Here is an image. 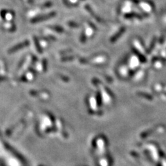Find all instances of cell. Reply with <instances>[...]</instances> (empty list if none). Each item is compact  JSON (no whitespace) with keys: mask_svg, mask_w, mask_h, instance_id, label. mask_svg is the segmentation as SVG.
I'll return each mask as SVG.
<instances>
[{"mask_svg":"<svg viewBox=\"0 0 166 166\" xmlns=\"http://www.w3.org/2000/svg\"><path fill=\"white\" fill-rule=\"evenodd\" d=\"M28 44H29V42H28V41H25L24 42L19 44L18 45L15 46V47H13L12 49H11L10 51H9V53H14V52H15V51H18L19 49L24 48V47H26V46H28Z\"/></svg>","mask_w":166,"mask_h":166,"instance_id":"1","label":"cell"}]
</instances>
